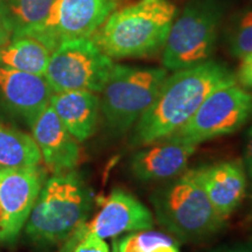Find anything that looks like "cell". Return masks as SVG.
Listing matches in <instances>:
<instances>
[{"instance_id":"obj_1","label":"cell","mask_w":252,"mask_h":252,"mask_svg":"<svg viewBox=\"0 0 252 252\" xmlns=\"http://www.w3.org/2000/svg\"><path fill=\"white\" fill-rule=\"evenodd\" d=\"M237 83L224 63L208 60L167 76L152 105L134 126L131 144L146 146L167 138L194 116L208 96L220 88Z\"/></svg>"},{"instance_id":"obj_2","label":"cell","mask_w":252,"mask_h":252,"mask_svg":"<svg viewBox=\"0 0 252 252\" xmlns=\"http://www.w3.org/2000/svg\"><path fill=\"white\" fill-rule=\"evenodd\" d=\"M175 17L169 0H139L113 11L91 39L111 59L154 55L165 47Z\"/></svg>"},{"instance_id":"obj_3","label":"cell","mask_w":252,"mask_h":252,"mask_svg":"<svg viewBox=\"0 0 252 252\" xmlns=\"http://www.w3.org/2000/svg\"><path fill=\"white\" fill-rule=\"evenodd\" d=\"M94 194L80 173H56L46 180L30 214L25 234L36 247L64 242L93 209Z\"/></svg>"},{"instance_id":"obj_4","label":"cell","mask_w":252,"mask_h":252,"mask_svg":"<svg viewBox=\"0 0 252 252\" xmlns=\"http://www.w3.org/2000/svg\"><path fill=\"white\" fill-rule=\"evenodd\" d=\"M158 223L181 242H200L225 224L197 180L195 169L185 171L158 188L151 197Z\"/></svg>"},{"instance_id":"obj_5","label":"cell","mask_w":252,"mask_h":252,"mask_svg":"<svg viewBox=\"0 0 252 252\" xmlns=\"http://www.w3.org/2000/svg\"><path fill=\"white\" fill-rule=\"evenodd\" d=\"M167 70L115 64L100 91V115L113 135H123L137 124L158 96Z\"/></svg>"},{"instance_id":"obj_6","label":"cell","mask_w":252,"mask_h":252,"mask_svg":"<svg viewBox=\"0 0 252 252\" xmlns=\"http://www.w3.org/2000/svg\"><path fill=\"white\" fill-rule=\"evenodd\" d=\"M224 11V0H188L163 47L166 70H181L210 60Z\"/></svg>"},{"instance_id":"obj_7","label":"cell","mask_w":252,"mask_h":252,"mask_svg":"<svg viewBox=\"0 0 252 252\" xmlns=\"http://www.w3.org/2000/svg\"><path fill=\"white\" fill-rule=\"evenodd\" d=\"M115 65L91 37L68 40L50 55L45 74L54 93L87 90L100 93Z\"/></svg>"},{"instance_id":"obj_8","label":"cell","mask_w":252,"mask_h":252,"mask_svg":"<svg viewBox=\"0 0 252 252\" xmlns=\"http://www.w3.org/2000/svg\"><path fill=\"white\" fill-rule=\"evenodd\" d=\"M252 119V93L230 84L207 97L194 116L167 138L197 145L222 135L235 133Z\"/></svg>"},{"instance_id":"obj_9","label":"cell","mask_w":252,"mask_h":252,"mask_svg":"<svg viewBox=\"0 0 252 252\" xmlns=\"http://www.w3.org/2000/svg\"><path fill=\"white\" fill-rule=\"evenodd\" d=\"M119 0H55L42 23L24 34L40 41L50 52L68 40L91 37Z\"/></svg>"},{"instance_id":"obj_10","label":"cell","mask_w":252,"mask_h":252,"mask_svg":"<svg viewBox=\"0 0 252 252\" xmlns=\"http://www.w3.org/2000/svg\"><path fill=\"white\" fill-rule=\"evenodd\" d=\"M46 180L40 165L0 171V244L17 242Z\"/></svg>"},{"instance_id":"obj_11","label":"cell","mask_w":252,"mask_h":252,"mask_svg":"<svg viewBox=\"0 0 252 252\" xmlns=\"http://www.w3.org/2000/svg\"><path fill=\"white\" fill-rule=\"evenodd\" d=\"M153 224L152 213L138 198L123 189H115L104 198L94 219L82 223L65 239L61 252H71L75 244L88 234L105 239L124 232L151 229Z\"/></svg>"},{"instance_id":"obj_12","label":"cell","mask_w":252,"mask_h":252,"mask_svg":"<svg viewBox=\"0 0 252 252\" xmlns=\"http://www.w3.org/2000/svg\"><path fill=\"white\" fill-rule=\"evenodd\" d=\"M54 91L45 76L0 67V115L32 126Z\"/></svg>"},{"instance_id":"obj_13","label":"cell","mask_w":252,"mask_h":252,"mask_svg":"<svg viewBox=\"0 0 252 252\" xmlns=\"http://www.w3.org/2000/svg\"><path fill=\"white\" fill-rule=\"evenodd\" d=\"M31 128L32 137L49 172L56 174L76 168L81 159L80 145L49 104L37 116Z\"/></svg>"},{"instance_id":"obj_14","label":"cell","mask_w":252,"mask_h":252,"mask_svg":"<svg viewBox=\"0 0 252 252\" xmlns=\"http://www.w3.org/2000/svg\"><path fill=\"white\" fill-rule=\"evenodd\" d=\"M195 150L196 145L163 138L138 151L130 161V171L143 182L171 180L186 171Z\"/></svg>"},{"instance_id":"obj_15","label":"cell","mask_w":252,"mask_h":252,"mask_svg":"<svg viewBox=\"0 0 252 252\" xmlns=\"http://www.w3.org/2000/svg\"><path fill=\"white\" fill-rule=\"evenodd\" d=\"M197 180L217 214L226 220L242 203L247 193L248 175L243 161L230 160L195 168Z\"/></svg>"},{"instance_id":"obj_16","label":"cell","mask_w":252,"mask_h":252,"mask_svg":"<svg viewBox=\"0 0 252 252\" xmlns=\"http://www.w3.org/2000/svg\"><path fill=\"white\" fill-rule=\"evenodd\" d=\"M49 105L78 143L96 133L100 117V99L96 93L87 90L54 93Z\"/></svg>"},{"instance_id":"obj_17","label":"cell","mask_w":252,"mask_h":252,"mask_svg":"<svg viewBox=\"0 0 252 252\" xmlns=\"http://www.w3.org/2000/svg\"><path fill=\"white\" fill-rule=\"evenodd\" d=\"M52 52L31 36L12 37L0 46V67L45 76Z\"/></svg>"},{"instance_id":"obj_18","label":"cell","mask_w":252,"mask_h":252,"mask_svg":"<svg viewBox=\"0 0 252 252\" xmlns=\"http://www.w3.org/2000/svg\"><path fill=\"white\" fill-rule=\"evenodd\" d=\"M41 161L42 157L33 137L0 122V171L37 166Z\"/></svg>"},{"instance_id":"obj_19","label":"cell","mask_w":252,"mask_h":252,"mask_svg":"<svg viewBox=\"0 0 252 252\" xmlns=\"http://www.w3.org/2000/svg\"><path fill=\"white\" fill-rule=\"evenodd\" d=\"M13 27V36H23L47 17L55 0H1Z\"/></svg>"},{"instance_id":"obj_20","label":"cell","mask_w":252,"mask_h":252,"mask_svg":"<svg viewBox=\"0 0 252 252\" xmlns=\"http://www.w3.org/2000/svg\"><path fill=\"white\" fill-rule=\"evenodd\" d=\"M116 241L118 252H180L172 237L151 229L130 232Z\"/></svg>"},{"instance_id":"obj_21","label":"cell","mask_w":252,"mask_h":252,"mask_svg":"<svg viewBox=\"0 0 252 252\" xmlns=\"http://www.w3.org/2000/svg\"><path fill=\"white\" fill-rule=\"evenodd\" d=\"M225 39L230 54L234 58L243 59L252 53V4L231 19Z\"/></svg>"},{"instance_id":"obj_22","label":"cell","mask_w":252,"mask_h":252,"mask_svg":"<svg viewBox=\"0 0 252 252\" xmlns=\"http://www.w3.org/2000/svg\"><path fill=\"white\" fill-rule=\"evenodd\" d=\"M71 252H110V248L103 238L88 234L75 244Z\"/></svg>"},{"instance_id":"obj_23","label":"cell","mask_w":252,"mask_h":252,"mask_svg":"<svg viewBox=\"0 0 252 252\" xmlns=\"http://www.w3.org/2000/svg\"><path fill=\"white\" fill-rule=\"evenodd\" d=\"M241 60L242 62L236 75V81L244 89H252V53Z\"/></svg>"},{"instance_id":"obj_24","label":"cell","mask_w":252,"mask_h":252,"mask_svg":"<svg viewBox=\"0 0 252 252\" xmlns=\"http://www.w3.org/2000/svg\"><path fill=\"white\" fill-rule=\"evenodd\" d=\"M13 36V27L6 13L4 4L0 0V46H4Z\"/></svg>"},{"instance_id":"obj_25","label":"cell","mask_w":252,"mask_h":252,"mask_svg":"<svg viewBox=\"0 0 252 252\" xmlns=\"http://www.w3.org/2000/svg\"><path fill=\"white\" fill-rule=\"evenodd\" d=\"M243 165L247 171L249 180L252 184V126L249 127L245 135V144L243 151Z\"/></svg>"},{"instance_id":"obj_26","label":"cell","mask_w":252,"mask_h":252,"mask_svg":"<svg viewBox=\"0 0 252 252\" xmlns=\"http://www.w3.org/2000/svg\"><path fill=\"white\" fill-rule=\"evenodd\" d=\"M216 252H252V243L234 245V247L222 249V250Z\"/></svg>"},{"instance_id":"obj_27","label":"cell","mask_w":252,"mask_h":252,"mask_svg":"<svg viewBox=\"0 0 252 252\" xmlns=\"http://www.w3.org/2000/svg\"><path fill=\"white\" fill-rule=\"evenodd\" d=\"M112 252H118V250H117V241H113L112 242Z\"/></svg>"},{"instance_id":"obj_28","label":"cell","mask_w":252,"mask_h":252,"mask_svg":"<svg viewBox=\"0 0 252 252\" xmlns=\"http://www.w3.org/2000/svg\"><path fill=\"white\" fill-rule=\"evenodd\" d=\"M251 219H252V214H251Z\"/></svg>"}]
</instances>
